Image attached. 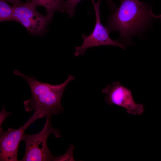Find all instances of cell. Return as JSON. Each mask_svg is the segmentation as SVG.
Segmentation results:
<instances>
[{
    "instance_id": "6da1fadb",
    "label": "cell",
    "mask_w": 161,
    "mask_h": 161,
    "mask_svg": "<svg viewBox=\"0 0 161 161\" xmlns=\"http://www.w3.org/2000/svg\"><path fill=\"white\" fill-rule=\"evenodd\" d=\"M120 7L108 18L106 26L109 32H119L118 41L125 47L133 43V36L144 30L161 14L154 15L152 6L139 0H121Z\"/></svg>"
},
{
    "instance_id": "7a4b0ae2",
    "label": "cell",
    "mask_w": 161,
    "mask_h": 161,
    "mask_svg": "<svg viewBox=\"0 0 161 161\" xmlns=\"http://www.w3.org/2000/svg\"><path fill=\"white\" fill-rule=\"evenodd\" d=\"M13 73L21 76L28 83L31 92V97L24 102L27 112L34 111L33 114L38 118L51 117L63 111L61 104L64 92L69 83L75 79L72 75L62 83L52 85L38 81L15 69Z\"/></svg>"
},
{
    "instance_id": "3957f363",
    "label": "cell",
    "mask_w": 161,
    "mask_h": 161,
    "mask_svg": "<svg viewBox=\"0 0 161 161\" xmlns=\"http://www.w3.org/2000/svg\"><path fill=\"white\" fill-rule=\"evenodd\" d=\"M51 117L46 118L43 129L38 133L32 134L24 133L22 139L25 143V150L21 161H54L55 157L50 152L47 144L49 135L53 134L59 138L61 136L58 129L53 128L51 124Z\"/></svg>"
},
{
    "instance_id": "277c9868",
    "label": "cell",
    "mask_w": 161,
    "mask_h": 161,
    "mask_svg": "<svg viewBox=\"0 0 161 161\" xmlns=\"http://www.w3.org/2000/svg\"><path fill=\"white\" fill-rule=\"evenodd\" d=\"M16 21L20 23L28 33L34 35H44L52 18L44 16L36 10V6L31 1L23 3L21 1L13 5Z\"/></svg>"
},
{
    "instance_id": "5b68a950",
    "label": "cell",
    "mask_w": 161,
    "mask_h": 161,
    "mask_svg": "<svg viewBox=\"0 0 161 161\" xmlns=\"http://www.w3.org/2000/svg\"><path fill=\"white\" fill-rule=\"evenodd\" d=\"M93 5L96 17V22L94 29L91 34L88 36L82 34L81 37L83 40L82 45L76 47L74 55L77 57L83 55L86 49L91 47L100 46H113L119 47L123 49L126 47L120 43L118 40L114 41L109 36L110 33L108 28L103 26L101 23L100 11V3L101 1L97 0L95 2L91 0Z\"/></svg>"
},
{
    "instance_id": "8992f818",
    "label": "cell",
    "mask_w": 161,
    "mask_h": 161,
    "mask_svg": "<svg viewBox=\"0 0 161 161\" xmlns=\"http://www.w3.org/2000/svg\"><path fill=\"white\" fill-rule=\"evenodd\" d=\"M102 92L106 95L105 101L108 104L124 108L129 114L140 115L144 111L143 105L136 103L131 90L123 86L119 81L107 85Z\"/></svg>"
},
{
    "instance_id": "52a82bcc",
    "label": "cell",
    "mask_w": 161,
    "mask_h": 161,
    "mask_svg": "<svg viewBox=\"0 0 161 161\" xmlns=\"http://www.w3.org/2000/svg\"><path fill=\"white\" fill-rule=\"evenodd\" d=\"M37 120L33 115L22 126L18 129L9 128L6 131L0 127V161H18V148L24 131Z\"/></svg>"
},
{
    "instance_id": "ba28073f",
    "label": "cell",
    "mask_w": 161,
    "mask_h": 161,
    "mask_svg": "<svg viewBox=\"0 0 161 161\" xmlns=\"http://www.w3.org/2000/svg\"><path fill=\"white\" fill-rule=\"evenodd\" d=\"M36 6L44 7L47 16L52 18L54 13L56 11L62 13L66 11V2L64 0H30Z\"/></svg>"
},
{
    "instance_id": "9c48e42d",
    "label": "cell",
    "mask_w": 161,
    "mask_h": 161,
    "mask_svg": "<svg viewBox=\"0 0 161 161\" xmlns=\"http://www.w3.org/2000/svg\"><path fill=\"white\" fill-rule=\"evenodd\" d=\"M15 21L16 19L14 8L4 0H0V21Z\"/></svg>"
},
{
    "instance_id": "30bf717a",
    "label": "cell",
    "mask_w": 161,
    "mask_h": 161,
    "mask_svg": "<svg viewBox=\"0 0 161 161\" xmlns=\"http://www.w3.org/2000/svg\"><path fill=\"white\" fill-rule=\"evenodd\" d=\"M82 0H67L66 2V11L70 18L75 16V7L78 3Z\"/></svg>"
},
{
    "instance_id": "8fae6325",
    "label": "cell",
    "mask_w": 161,
    "mask_h": 161,
    "mask_svg": "<svg viewBox=\"0 0 161 161\" xmlns=\"http://www.w3.org/2000/svg\"><path fill=\"white\" fill-rule=\"evenodd\" d=\"M74 146L73 145L69 146V148L64 155L55 157L54 161H75L73 156V150Z\"/></svg>"
},
{
    "instance_id": "7c38bea8",
    "label": "cell",
    "mask_w": 161,
    "mask_h": 161,
    "mask_svg": "<svg viewBox=\"0 0 161 161\" xmlns=\"http://www.w3.org/2000/svg\"><path fill=\"white\" fill-rule=\"evenodd\" d=\"M11 114V112H8L5 110L4 105H3V108L0 112V127L6 118Z\"/></svg>"
},
{
    "instance_id": "4fadbf2b",
    "label": "cell",
    "mask_w": 161,
    "mask_h": 161,
    "mask_svg": "<svg viewBox=\"0 0 161 161\" xmlns=\"http://www.w3.org/2000/svg\"><path fill=\"white\" fill-rule=\"evenodd\" d=\"M102 1V0H100ZM106 1L108 4L109 7L112 11L116 10L117 8L116 6L113 2V0H105ZM120 1L121 0H120Z\"/></svg>"
},
{
    "instance_id": "5bb4252c",
    "label": "cell",
    "mask_w": 161,
    "mask_h": 161,
    "mask_svg": "<svg viewBox=\"0 0 161 161\" xmlns=\"http://www.w3.org/2000/svg\"><path fill=\"white\" fill-rule=\"evenodd\" d=\"M4 0L9 2L11 3L13 5L17 4L21 2L20 0Z\"/></svg>"
}]
</instances>
